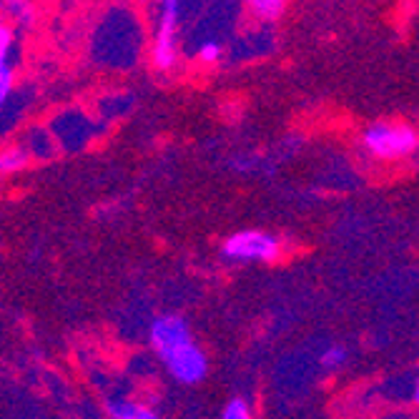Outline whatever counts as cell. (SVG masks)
<instances>
[{"label": "cell", "mask_w": 419, "mask_h": 419, "mask_svg": "<svg viewBox=\"0 0 419 419\" xmlns=\"http://www.w3.org/2000/svg\"><path fill=\"white\" fill-rule=\"evenodd\" d=\"M221 419H251L249 404H246L241 397H234L231 402L226 404V409H223Z\"/></svg>", "instance_id": "cell-9"}, {"label": "cell", "mask_w": 419, "mask_h": 419, "mask_svg": "<svg viewBox=\"0 0 419 419\" xmlns=\"http://www.w3.org/2000/svg\"><path fill=\"white\" fill-rule=\"evenodd\" d=\"M344 359H346L344 346H329V349L322 354V364L327 366V369H334V366L344 364Z\"/></svg>", "instance_id": "cell-10"}, {"label": "cell", "mask_w": 419, "mask_h": 419, "mask_svg": "<svg viewBox=\"0 0 419 419\" xmlns=\"http://www.w3.org/2000/svg\"><path fill=\"white\" fill-rule=\"evenodd\" d=\"M108 417L111 419H161L156 412L141 407L136 402H126V399H116L108 402Z\"/></svg>", "instance_id": "cell-6"}, {"label": "cell", "mask_w": 419, "mask_h": 419, "mask_svg": "<svg viewBox=\"0 0 419 419\" xmlns=\"http://www.w3.org/2000/svg\"><path fill=\"white\" fill-rule=\"evenodd\" d=\"M11 85H13V70L8 63H3L0 65V98H8Z\"/></svg>", "instance_id": "cell-12"}, {"label": "cell", "mask_w": 419, "mask_h": 419, "mask_svg": "<svg viewBox=\"0 0 419 419\" xmlns=\"http://www.w3.org/2000/svg\"><path fill=\"white\" fill-rule=\"evenodd\" d=\"M11 28H0V58H3V63H6L8 58V48H11Z\"/></svg>", "instance_id": "cell-13"}, {"label": "cell", "mask_w": 419, "mask_h": 419, "mask_svg": "<svg viewBox=\"0 0 419 419\" xmlns=\"http://www.w3.org/2000/svg\"><path fill=\"white\" fill-rule=\"evenodd\" d=\"M181 6L176 0H166L161 6L159 28L154 41V65L161 70H169L176 63V28H179Z\"/></svg>", "instance_id": "cell-4"}, {"label": "cell", "mask_w": 419, "mask_h": 419, "mask_svg": "<svg viewBox=\"0 0 419 419\" xmlns=\"http://www.w3.org/2000/svg\"><path fill=\"white\" fill-rule=\"evenodd\" d=\"M151 344H154V349L159 351V356L164 361L174 351L193 344L191 329H189L186 319L179 317V314H164V317H159L151 324Z\"/></svg>", "instance_id": "cell-3"}, {"label": "cell", "mask_w": 419, "mask_h": 419, "mask_svg": "<svg viewBox=\"0 0 419 419\" xmlns=\"http://www.w3.org/2000/svg\"><path fill=\"white\" fill-rule=\"evenodd\" d=\"M412 399H414V402L419 404V382H417V387H414V397H412Z\"/></svg>", "instance_id": "cell-14"}, {"label": "cell", "mask_w": 419, "mask_h": 419, "mask_svg": "<svg viewBox=\"0 0 419 419\" xmlns=\"http://www.w3.org/2000/svg\"><path fill=\"white\" fill-rule=\"evenodd\" d=\"M169 366L171 377L181 384H198L208 371V359L196 344H189L184 349L174 351L169 359L164 361Z\"/></svg>", "instance_id": "cell-5"}, {"label": "cell", "mask_w": 419, "mask_h": 419, "mask_svg": "<svg viewBox=\"0 0 419 419\" xmlns=\"http://www.w3.org/2000/svg\"><path fill=\"white\" fill-rule=\"evenodd\" d=\"M366 151L377 159H402L417 149V131L404 123H374L361 136Z\"/></svg>", "instance_id": "cell-1"}, {"label": "cell", "mask_w": 419, "mask_h": 419, "mask_svg": "<svg viewBox=\"0 0 419 419\" xmlns=\"http://www.w3.org/2000/svg\"><path fill=\"white\" fill-rule=\"evenodd\" d=\"M218 55H221V46H218L216 41L201 43V48H198V58L206 60V63H213V60H218Z\"/></svg>", "instance_id": "cell-11"}, {"label": "cell", "mask_w": 419, "mask_h": 419, "mask_svg": "<svg viewBox=\"0 0 419 419\" xmlns=\"http://www.w3.org/2000/svg\"><path fill=\"white\" fill-rule=\"evenodd\" d=\"M26 164H28V154L23 149H11V151H6V154L0 156V169L6 171V174L26 169Z\"/></svg>", "instance_id": "cell-8"}, {"label": "cell", "mask_w": 419, "mask_h": 419, "mask_svg": "<svg viewBox=\"0 0 419 419\" xmlns=\"http://www.w3.org/2000/svg\"><path fill=\"white\" fill-rule=\"evenodd\" d=\"M249 8L254 16L264 18V21H276V18L284 13L287 3H284V0H251Z\"/></svg>", "instance_id": "cell-7"}, {"label": "cell", "mask_w": 419, "mask_h": 419, "mask_svg": "<svg viewBox=\"0 0 419 419\" xmlns=\"http://www.w3.org/2000/svg\"><path fill=\"white\" fill-rule=\"evenodd\" d=\"M221 254L234 261H274L279 256V241L266 231H239L223 241Z\"/></svg>", "instance_id": "cell-2"}]
</instances>
